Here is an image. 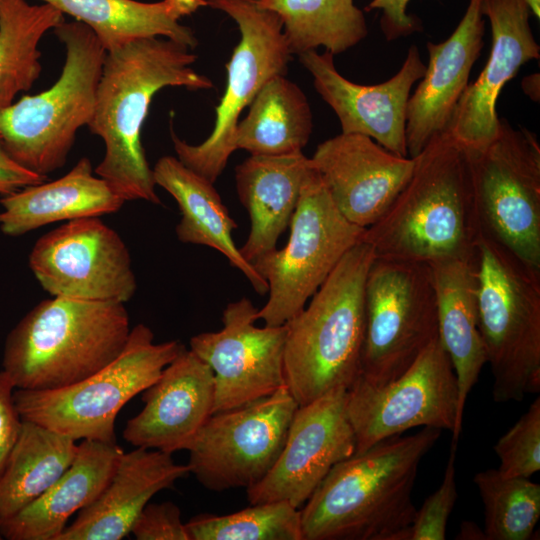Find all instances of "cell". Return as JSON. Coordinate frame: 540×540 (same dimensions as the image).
Segmentation results:
<instances>
[{
  "label": "cell",
  "mask_w": 540,
  "mask_h": 540,
  "mask_svg": "<svg viewBox=\"0 0 540 540\" xmlns=\"http://www.w3.org/2000/svg\"><path fill=\"white\" fill-rule=\"evenodd\" d=\"M482 1L469 0L462 19L446 40L427 43L428 64L407 104L405 136L411 158L447 130L469 84L484 45Z\"/></svg>",
  "instance_id": "22"
},
{
  "label": "cell",
  "mask_w": 540,
  "mask_h": 540,
  "mask_svg": "<svg viewBox=\"0 0 540 540\" xmlns=\"http://www.w3.org/2000/svg\"><path fill=\"white\" fill-rule=\"evenodd\" d=\"M123 453L116 442L82 440L73 462L52 486L16 514L0 519V535L7 540H57L70 517L102 492Z\"/></svg>",
  "instance_id": "24"
},
{
  "label": "cell",
  "mask_w": 540,
  "mask_h": 540,
  "mask_svg": "<svg viewBox=\"0 0 540 540\" xmlns=\"http://www.w3.org/2000/svg\"><path fill=\"white\" fill-rule=\"evenodd\" d=\"M375 258L360 241L286 322L285 385L299 406L337 388L348 389L361 371L365 336L364 286Z\"/></svg>",
  "instance_id": "5"
},
{
  "label": "cell",
  "mask_w": 540,
  "mask_h": 540,
  "mask_svg": "<svg viewBox=\"0 0 540 540\" xmlns=\"http://www.w3.org/2000/svg\"><path fill=\"white\" fill-rule=\"evenodd\" d=\"M184 348L175 340L155 343L152 330L137 324L121 354L89 377L54 390L15 389L17 410L22 420L75 441L116 442L120 410L151 386Z\"/></svg>",
  "instance_id": "8"
},
{
  "label": "cell",
  "mask_w": 540,
  "mask_h": 540,
  "mask_svg": "<svg viewBox=\"0 0 540 540\" xmlns=\"http://www.w3.org/2000/svg\"><path fill=\"white\" fill-rule=\"evenodd\" d=\"M457 539L486 540L484 531L473 522H463Z\"/></svg>",
  "instance_id": "42"
},
{
  "label": "cell",
  "mask_w": 540,
  "mask_h": 540,
  "mask_svg": "<svg viewBox=\"0 0 540 540\" xmlns=\"http://www.w3.org/2000/svg\"><path fill=\"white\" fill-rule=\"evenodd\" d=\"M473 481L484 506L486 540L530 539L540 517V485L498 469L478 472Z\"/></svg>",
  "instance_id": "34"
},
{
  "label": "cell",
  "mask_w": 540,
  "mask_h": 540,
  "mask_svg": "<svg viewBox=\"0 0 540 540\" xmlns=\"http://www.w3.org/2000/svg\"><path fill=\"white\" fill-rule=\"evenodd\" d=\"M229 15L240 31V41L227 64V83L217 105L213 130L201 143L171 138L177 158L189 169L214 183L236 150L235 131L242 111L271 78L286 75L291 50L279 15L257 0H206Z\"/></svg>",
  "instance_id": "12"
},
{
  "label": "cell",
  "mask_w": 540,
  "mask_h": 540,
  "mask_svg": "<svg viewBox=\"0 0 540 540\" xmlns=\"http://www.w3.org/2000/svg\"><path fill=\"white\" fill-rule=\"evenodd\" d=\"M478 328L497 403L540 392V271L479 234Z\"/></svg>",
  "instance_id": "6"
},
{
  "label": "cell",
  "mask_w": 540,
  "mask_h": 540,
  "mask_svg": "<svg viewBox=\"0 0 540 540\" xmlns=\"http://www.w3.org/2000/svg\"><path fill=\"white\" fill-rule=\"evenodd\" d=\"M152 169L155 184L165 189L180 209L181 219L176 226L178 239L219 251L244 274L259 295L268 293L266 280L244 259L233 241L232 232L237 224L229 215L214 183L173 156L159 158Z\"/></svg>",
  "instance_id": "28"
},
{
  "label": "cell",
  "mask_w": 540,
  "mask_h": 540,
  "mask_svg": "<svg viewBox=\"0 0 540 540\" xmlns=\"http://www.w3.org/2000/svg\"><path fill=\"white\" fill-rule=\"evenodd\" d=\"M125 200L93 174L82 157L63 177L24 187L0 199V229L19 236L42 226L117 212Z\"/></svg>",
  "instance_id": "27"
},
{
  "label": "cell",
  "mask_w": 540,
  "mask_h": 540,
  "mask_svg": "<svg viewBox=\"0 0 540 540\" xmlns=\"http://www.w3.org/2000/svg\"><path fill=\"white\" fill-rule=\"evenodd\" d=\"M289 226L287 244L252 263L268 284V301L257 312L267 326L299 313L364 232L340 213L313 167Z\"/></svg>",
  "instance_id": "10"
},
{
  "label": "cell",
  "mask_w": 540,
  "mask_h": 540,
  "mask_svg": "<svg viewBox=\"0 0 540 540\" xmlns=\"http://www.w3.org/2000/svg\"><path fill=\"white\" fill-rule=\"evenodd\" d=\"M189 540H303L301 512L286 501L228 514H201L185 523Z\"/></svg>",
  "instance_id": "35"
},
{
  "label": "cell",
  "mask_w": 540,
  "mask_h": 540,
  "mask_svg": "<svg viewBox=\"0 0 540 540\" xmlns=\"http://www.w3.org/2000/svg\"><path fill=\"white\" fill-rule=\"evenodd\" d=\"M41 1L87 25L106 52L137 39L159 36L193 49L198 40L189 27L179 23V19L207 5L206 0H163L156 3L135 0Z\"/></svg>",
  "instance_id": "29"
},
{
  "label": "cell",
  "mask_w": 540,
  "mask_h": 540,
  "mask_svg": "<svg viewBox=\"0 0 540 540\" xmlns=\"http://www.w3.org/2000/svg\"><path fill=\"white\" fill-rule=\"evenodd\" d=\"M286 385L247 405L213 413L187 448L190 473L206 489H248L278 459L298 408Z\"/></svg>",
  "instance_id": "13"
},
{
  "label": "cell",
  "mask_w": 540,
  "mask_h": 540,
  "mask_svg": "<svg viewBox=\"0 0 540 540\" xmlns=\"http://www.w3.org/2000/svg\"><path fill=\"white\" fill-rule=\"evenodd\" d=\"M66 50L58 80L0 110V139L9 156L42 176L66 163L77 131L93 118L106 50L84 23L54 29Z\"/></svg>",
  "instance_id": "7"
},
{
  "label": "cell",
  "mask_w": 540,
  "mask_h": 540,
  "mask_svg": "<svg viewBox=\"0 0 540 540\" xmlns=\"http://www.w3.org/2000/svg\"><path fill=\"white\" fill-rule=\"evenodd\" d=\"M130 534L137 540H189L180 508L173 502L148 503Z\"/></svg>",
  "instance_id": "38"
},
{
  "label": "cell",
  "mask_w": 540,
  "mask_h": 540,
  "mask_svg": "<svg viewBox=\"0 0 540 540\" xmlns=\"http://www.w3.org/2000/svg\"><path fill=\"white\" fill-rule=\"evenodd\" d=\"M77 451L74 439L22 420L0 476V519L16 514L41 496L71 465Z\"/></svg>",
  "instance_id": "31"
},
{
  "label": "cell",
  "mask_w": 540,
  "mask_h": 540,
  "mask_svg": "<svg viewBox=\"0 0 540 540\" xmlns=\"http://www.w3.org/2000/svg\"><path fill=\"white\" fill-rule=\"evenodd\" d=\"M257 312L246 297L230 302L221 330L190 339V350L214 374L213 413L247 405L285 385L286 324L257 327Z\"/></svg>",
  "instance_id": "16"
},
{
  "label": "cell",
  "mask_w": 540,
  "mask_h": 540,
  "mask_svg": "<svg viewBox=\"0 0 540 540\" xmlns=\"http://www.w3.org/2000/svg\"><path fill=\"white\" fill-rule=\"evenodd\" d=\"M281 18L292 54L319 47L333 55L354 47L368 35L362 10L354 0H257Z\"/></svg>",
  "instance_id": "33"
},
{
  "label": "cell",
  "mask_w": 540,
  "mask_h": 540,
  "mask_svg": "<svg viewBox=\"0 0 540 540\" xmlns=\"http://www.w3.org/2000/svg\"><path fill=\"white\" fill-rule=\"evenodd\" d=\"M63 22V13L48 3L0 0V110L38 79L42 69L38 44Z\"/></svg>",
  "instance_id": "32"
},
{
  "label": "cell",
  "mask_w": 540,
  "mask_h": 540,
  "mask_svg": "<svg viewBox=\"0 0 540 540\" xmlns=\"http://www.w3.org/2000/svg\"><path fill=\"white\" fill-rule=\"evenodd\" d=\"M303 152L279 155H250L235 168L236 190L249 213L251 227L239 248L249 263L277 248L289 226L303 182L311 169Z\"/></svg>",
  "instance_id": "25"
},
{
  "label": "cell",
  "mask_w": 540,
  "mask_h": 540,
  "mask_svg": "<svg viewBox=\"0 0 540 540\" xmlns=\"http://www.w3.org/2000/svg\"><path fill=\"white\" fill-rule=\"evenodd\" d=\"M409 2L410 0H372L367 5V11H381L380 27L388 41L409 36L419 30L418 20L407 12Z\"/></svg>",
  "instance_id": "40"
},
{
  "label": "cell",
  "mask_w": 540,
  "mask_h": 540,
  "mask_svg": "<svg viewBox=\"0 0 540 540\" xmlns=\"http://www.w3.org/2000/svg\"><path fill=\"white\" fill-rule=\"evenodd\" d=\"M506 477L530 478L540 470V397L493 447Z\"/></svg>",
  "instance_id": "36"
},
{
  "label": "cell",
  "mask_w": 540,
  "mask_h": 540,
  "mask_svg": "<svg viewBox=\"0 0 540 540\" xmlns=\"http://www.w3.org/2000/svg\"><path fill=\"white\" fill-rule=\"evenodd\" d=\"M190 474L172 454L136 447L123 453L110 480L88 506L77 513L57 540H120L127 537L150 499Z\"/></svg>",
  "instance_id": "23"
},
{
  "label": "cell",
  "mask_w": 540,
  "mask_h": 540,
  "mask_svg": "<svg viewBox=\"0 0 540 540\" xmlns=\"http://www.w3.org/2000/svg\"><path fill=\"white\" fill-rule=\"evenodd\" d=\"M458 406L456 375L439 337L400 376L382 386L357 378L347 389L346 410L355 454L423 426L453 431Z\"/></svg>",
  "instance_id": "14"
},
{
  "label": "cell",
  "mask_w": 540,
  "mask_h": 540,
  "mask_svg": "<svg viewBox=\"0 0 540 540\" xmlns=\"http://www.w3.org/2000/svg\"><path fill=\"white\" fill-rule=\"evenodd\" d=\"M413 158L409 181L361 241L375 258L474 260L479 227L464 149L445 131Z\"/></svg>",
  "instance_id": "3"
},
{
  "label": "cell",
  "mask_w": 540,
  "mask_h": 540,
  "mask_svg": "<svg viewBox=\"0 0 540 540\" xmlns=\"http://www.w3.org/2000/svg\"><path fill=\"white\" fill-rule=\"evenodd\" d=\"M365 336L358 376L382 386L400 376L438 337L427 263L374 258L364 286Z\"/></svg>",
  "instance_id": "11"
},
{
  "label": "cell",
  "mask_w": 540,
  "mask_h": 540,
  "mask_svg": "<svg viewBox=\"0 0 540 540\" xmlns=\"http://www.w3.org/2000/svg\"><path fill=\"white\" fill-rule=\"evenodd\" d=\"M130 331L124 303L52 296L9 332L2 370L16 389L67 387L116 359Z\"/></svg>",
  "instance_id": "4"
},
{
  "label": "cell",
  "mask_w": 540,
  "mask_h": 540,
  "mask_svg": "<svg viewBox=\"0 0 540 540\" xmlns=\"http://www.w3.org/2000/svg\"><path fill=\"white\" fill-rule=\"evenodd\" d=\"M346 398L347 389L337 388L298 406L275 464L246 489L250 505L286 501L300 509L333 466L354 454Z\"/></svg>",
  "instance_id": "17"
},
{
  "label": "cell",
  "mask_w": 540,
  "mask_h": 540,
  "mask_svg": "<svg viewBox=\"0 0 540 540\" xmlns=\"http://www.w3.org/2000/svg\"><path fill=\"white\" fill-rule=\"evenodd\" d=\"M311 165L332 201L351 223L367 228L409 181L415 160L385 149L368 136L340 133L320 143Z\"/></svg>",
  "instance_id": "20"
},
{
  "label": "cell",
  "mask_w": 540,
  "mask_h": 540,
  "mask_svg": "<svg viewBox=\"0 0 540 540\" xmlns=\"http://www.w3.org/2000/svg\"><path fill=\"white\" fill-rule=\"evenodd\" d=\"M437 304L438 337L450 357L458 387L452 442H458L467 397L486 363L478 328L474 260H444L429 264Z\"/></svg>",
  "instance_id": "26"
},
{
  "label": "cell",
  "mask_w": 540,
  "mask_h": 540,
  "mask_svg": "<svg viewBox=\"0 0 540 540\" xmlns=\"http://www.w3.org/2000/svg\"><path fill=\"white\" fill-rule=\"evenodd\" d=\"M214 374L209 365L184 348L142 392L143 409L122 432L134 447L169 454L187 450L213 414Z\"/></svg>",
  "instance_id": "21"
},
{
  "label": "cell",
  "mask_w": 540,
  "mask_h": 540,
  "mask_svg": "<svg viewBox=\"0 0 540 540\" xmlns=\"http://www.w3.org/2000/svg\"><path fill=\"white\" fill-rule=\"evenodd\" d=\"M530 12L537 18H540V0H524Z\"/></svg>",
  "instance_id": "43"
},
{
  "label": "cell",
  "mask_w": 540,
  "mask_h": 540,
  "mask_svg": "<svg viewBox=\"0 0 540 540\" xmlns=\"http://www.w3.org/2000/svg\"><path fill=\"white\" fill-rule=\"evenodd\" d=\"M456 453L457 442H452L442 482L417 509L409 528L408 540H444L446 538L448 519L458 498Z\"/></svg>",
  "instance_id": "37"
},
{
  "label": "cell",
  "mask_w": 540,
  "mask_h": 540,
  "mask_svg": "<svg viewBox=\"0 0 540 540\" xmlns=\"http://www.w3.org/2000/svg\"><path fill=\"white\" fill-rule=\"evenodd\" d=\"M15 385L9 375L0 371V476L19 436L22 419L14 399Z\"/></svg>",
  "instance_id": "39"
},
{
  "label": "cell",
  "mask_w": 540,
  "mask_h": 540,
  "mask_svg": "<svg viewBox=\"0 0 540 540\" xmlns=\"http://www.w3.org/2000/svg\"><path fill=\"white\" fill-rule=\"evenodd\" d=\"M311 74L321 98L339 119L341 133L370 137L385 149L407 157L406 112L411 90L425 72L419 48L413 44L398 70L388 80L374 85L352 82L341 75L328 51L310 50L298 55ZM409 157V156H408Z\"/></svg>",
  "instance_id": "18"
},
{
  "label": "cell",
  "mask_w": 540,
  "mask_h": 540,
  "mask_svg": "<svg viewBox=\"0 0 540 540\" xmlns=\"http://www.w3.org/2000/svg\"><path fill=\"white\" fill-rule=\"evenodd\" d=\"M467 156L479 234L540 271V144L500 119L484 148Z\"/></svg>",
  "instance_id": "9"
},
{
  "label": "cell",
  "mask_w": 540,
  "mask_h": 540,
  "mask_svg": "<svg viewBox=\"0 0 540 540\" xmlns=\"http://www.w3.org/2000/svg\"><path fill=\"white\" fill-rule=\"evenodd\" d=\"M189 50L167 38L150 37L106 52L88 127L105 145L94 172L125 201L160 204L141 141L153 96L168 86L190 90L214 86L192 68L197 56Z\"/></svg>",
  "instance_id": "1"
},
{
  "label": "cell",
  "mask_w": 540,
  "mask_h": 540,
  "mask_svg": "<svg viewBox=\"0 0 540 540\" xmlns=\"http://www.w3.org/2000/svg\"><path fill=\"white\" fill-rule=\"evenodd\" d=\"M442 430L384 439L338 462L303 505V540H408L421 461Z\"/></svg>",
  "instance_id": "2"
},
{
  "label": "cell",
  "mask_w": 540,
  "mask_h": 540,
  "mask_svg": "<svg viewBox=\"0 0 540 540\" xmlns=\"http://www.w3.org/2000/svg\"><path fill=\"white\" fill-rule=\"evenodd\" d=\"M28 263L52 296L125 303L137 288L126 244L99 217L70 220L44 234Z\"/></svg>",
  "instance_id": "15"
},
{
  "label": "cell",
  "mask_w": 540,
  "mask_h": 540,
  "mask_svg": "<svg viewBox=\"0 0 540 540\" xmlns=\"http://www.w3.org/2000/svg\"><path fill=\"white\" fill-rule=\"evenodd\" d=\"M491 28V50L477 79L460 98L447 132L466 151L480 150L497 135V100L522 65L540 58V46L530 25L524 0H483Z\"/></svg>",
  "instance_id": "19"
},
{
  "label": "cell",
  "mask_w": 540,
  "mask_h": 540,
  "mask_svg": "<svg viewBox=\"0 0 540 540\" xmlns=\"http://www.w3.org/2000/svg\"><path fill=\"white\" fill-rule=\"evenodd\" d=\"M47 176L36 174L14 161L0 139V194H12L24 187L46 181Z\"/></svg>",
  "instance_id": "41"
},
{
  "label": "cell",
  "mask_w": 540,
  "mask_h": 540,
  "mask_svg": "<svg viewBox=\"0 0 540 540\" xmlns=\"http://www.w3.org/2000/svg\"><path fill=\"white\" fill-rule=\"evenodd\" d=\"M238 122L234 145L256 156L303 152L313 131V114L302 89L286 75L268 80Z\"/></svg>",
  "instance_id": "30"
}]
</instances>
